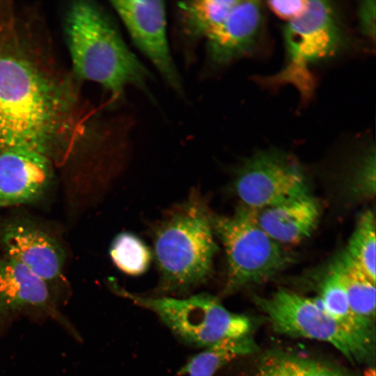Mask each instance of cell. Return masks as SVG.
<instances>
[{
	"label": "cell",
	"mask_w": 376,
	"mask_h": 376,
	"mask_svg": "<svg viewBox=\"0 0 376 376\" xmlns=\"http://www.w3.org/2000/svg\"><path fill=\"white\" fill-rule=\"evenodd\" d=\"M80 81L59 65L39 14L0 1V145L48 158L93 128Z\"/></svg>",
	"instance_id": "6da1fadb"
},
{
	"label": "cell",
	"mask_w": 376,
	"mask_h": 376,
	"mask_svg": "<svg viewBox=\"0 0 376 376\" xmlns=\"http://www.w3.org/2000/svg\"><path fill=\"white\" fill-rule=\"evenodd\" d=\"M64 29L71 71L79 81L100 84L115 101L131 86L149 94L152 75L102 7L91 1L72 2L65 13Z\"/></svg>",
	"instance_id": "7a4b0ae2"
},
{
	"label": "cell",
	"mask_w": 376,
	"mask_h": 376,
	"mask_svg": "<svg viewBox=\"0 0 376 376\" xmlns=\"http://www.w3.org/2000/svg\"><path fill=\"white\" fill-rule=\"evenodd\" d=\"M212 219L203 201L192 195L160 222L154 253L163 292H186L209 279L217 250Z\"/></svg>",
	"instance_id": "3957f363"
},
{
	"label": "cell",
	"mask_w": 376,
	"mask_h": 376,
	"mask_svg": "<svg viewBox=\"0 0 376 376\" xmlns=\"http://www.w3.org/2000/svg\"><path fill=\"white\" fill-rule=\"evenodd\" d=\"M109 284L117 295L154 313L179 340L193 347L205 348L251 334L252 322L248 316L228 311L210 294L180 299L146 297L129 292L114 279Z\"/></svg>",
	"instance_id": "277c9868"
},
{
	"label": "cell",
	"mask_w": 376,
	"mask_h": 376,
	"mask_svg": "<svg viewBox=\"0 0 376 376\" xmlns=\"http://www.w3.org/2000/svg\"><path fill=\"white\" fill-rule=\"evenodd\" d=\"M212 224L226 253L225 295L264 282L293 261L292 255L260 228L253 210L243 206L231 216L214 217Z\"/></svg>",
	"instance_id": "5b68a950"
},
{
	"label": "cell",
	"mask_w": 376,
	"mask_h": 376,
	"mask_svg": "<svg viewBox=\"0 0 376 376\" xmlns=\"http://www.w3.org/2000/svg\"><path fill=\"white\" fill-rule=\"evenodd\" d=\"M274 331L328 343L351 362H363L373 353L370 345L347 331L324 309L319 298L280 288L269 297L254 296Z\"/></svg>",
	"instance_id": "8992f818"
},
{
	"label": "cell",
	"mask_w": 376,
	"mask_h": 376,
	"mask_svg": "<svg viewBox=\"0 0 376 376\" xmlns=\"http://www.w3.org/2000/svg\"><path fill=\"white\" fill-rule=\"evenodd\" d=\"M233 189L244 207L257 210L309 194L299 163L276 150H263L237 169Z\"/></svg>",
	"instance_id": "52a82bcc"
},
{
	"label": "cell",
	"mask_w": 376,
	"mask_h": 376,
	"mask_svg": "<svg viewBox=\"0 0 376 376\" xmlns=\"http://www.w3.org/2000/svg\"><path fill=\"white\" fill-rule=\"evenodd\" d=\"M288 65L281 77L298 82L310 64L334 55L344 37L334 6L329 1H308L307 9L283 29Z\"/></svg>",
	"instance_id": "ba28073f"
},
{
	"label": "cell",
	"mask_w": 376,
	"mask_h": 376,
	"mask_svg": "<svg viewBox=\"0 0 376 376\" xmlns=\"http://www.w3.org/2000/svg\"><path fill=\"white\" fill-rule=\"evenodd\" d=\"M110 3L136 47L152 63L170 88L182 96L183 82L167 36L165 3L159 0L111 1Z\"/></svg>",
	"instance_id": "9c48e42d"
},
{
	"label": "cell",
	"mask_w": 376,
	"mask_h": 376,
	"mask_svg": "<svg viewBox=\"0 0 376 376\" xmlns=\"http://www.w3.org/2000/svg\"><path fill=\"white\" fill-rule=\"evenodd\" d=\"M26 312L49 317L77 336L47 283L22 263L0 256V337L13 318Z\"/></svg>",
	"instance_id": "30bf717a"
},
{
	"label": "cell",
	"mask_w": 376,
	"mask_h": 376,
	"mask_svg": "<svg viewBox=\"0 0 376 376\" xmlns=\"http://www.w3.org/2000/svg\"><path fill=\"white\" fill-rule=\"evenodd\" d=\"M0 242L5 256L26 266L49 288V284L61 279L64 250L46 232L30 223L13 220L0 228Z\"/></svg>",
	"instance_id": "8fae6325"
},
{
	"label": "cell",
	"mask_w": 376,
	"mask_h": 376,
	"mask_svg": "<svg viewBox=\"0 0 376 376\" xmlns=\"http://www.w3.org/2000/svg\"><path fill=\"white\" fill-rule=\"evenodd\" d=\"M52 178L51 160L31 150L2 148L0 152V207L35 202Z\"/></svg>",
	"instance_id": "7c38bea8"
},
{
	"label": "cell",
	"mask_w": 376,
	"mask_h": 376,
	"mask_svg": "<svg viewBox=\"0 0 376 376\" xmlns=\"http://www.w3.org/2000/svg\"><path fill=\"white\" fill-rule=\"evenodd\" d=\"M262 11L258 1H238L206 39L207 58L212 67H224L253 49L262 26Z\"/></svg>",
	"instance_id": "4fadbf2b"
},
{
	"label": "cell",
	"mask_w": 376,
	"mask_h": 376,
	"mask_svg": "<svg viewBox=\"0 0 376 376\" xmlns=\"http://www.w3.org/2000/svg\"><path fill=\"white\" fill-rule=\"evenodd\" d=\"M254 215L260 228L274 241L281 244H297L309 237L315 229L320 206L315 198L306 194L254 210Z\"/></svg>",
	"instance_id": "5bb4252c"
},
{
	"label": "cell",
	"mask_w": 376,
	"mask_h": 376,
	"mask_svg": "<svg viewBox=\"0 0 376 376\" xmlns=\"http://www.w3.org/2000/svg\"><path fill=\"white\" fill-rule=\"evenodd\" d=\"M319 299L326 311L347 331L374 346L375 324L352 310L340 272L334 260L329 265L319 285Z\"/></svg>",
	"instance_id": "9a60e30c"
},
{
	"label": "cell",
	"mask_w": 376,
	"mask_h": 376,
	"mask_svg": "<svg viewBox=\"0 0 376 376\" xmlns=\"http://www.w3.org/2000/svg\"><path fill=\"white\" fill-rule=\"evenodd\" d=\"M239 0H201L177 3L179 28L187 41L207 39L226 19Z\"/></svg>",
	"instance_id": "2e32d148"
},
{
	"label": "cell",
	"mask_w": 376,
	"mask_h": 376,
	"mask_svg": "<svg viewBox=\"0 0 376 376\" xmlns=\"http://www.w3.org/2000/svg\"><path fill=\"white\" fill-rule=\"evenodd\" d=\"M256 343L251 336L219 341L191 357L178 374L187 376H214L231 361L256 352Z\"/></svg>",
	"instance_id": "e0dca14e"
},
{
	"label": "cell",
	"mask_w": 376,
	"mask_h": 376,
	"mask_svg": "<svg viewBox=\"0 0 376 376\" xmlns=\"http://www.w3.org/2000/svg\"><path fill=\"white\" fill-rule=\"evenodd\" d=\"M333 260L340 272L352 310L361 318L374 323L375 282L367 276L345 250Z\"/></svg>",
	"instance_id": "ac0fdd59"
},
{
	"label": "cell",
	"mask_w": 376,
	"mask_h": 376,
	"mask_svg": "<svg viewBox=\"0 0 376 376\" xmlns=\"http://www.w3.org/2000/svg\"><path fill=\"white\" fill-rule=\"evenodd\" d=\"M256 376H351L342 368L308 357L272 351L260 359Z\"/></svg>",
	"instance_id": "d6986e66"
},
{
	"label": "cell",
	"mask_w": 376,
	"mask_h": 376,
	"mask_svg": "<svg viewBox=\"0 0 376 376\" xmlns=\"http://www.w3.org/2000/svg\"><path fill=\"white\" fill-rule=\"evenodd\" d=\"M109 255L116 267L130 276L145 273L152 260L148 246L138 236L127 232L118 234L114 237Z\"/></svg>",
	"instance_id": "ffe728a7"
},
{
	"label": "cell",
	"mask_w": 376,
	"mask_h": 376,
	"mask_svg": "<svg viewBox=\"0 0 376 376\" xmlns=\"http://www.w3.org/2000/svg\"><path fill=\"white\" fill-rule=\"evenodd\" d=\"M375 216L366 210L359 217L345 250L350 257L375 282Z\"/></svg>",
	"instance_id": "44dd1931"
},
{
	"label": "cell",
	"mask_w": 376,
	"mask_h": 376,
	"mask_svg": "<svg viewBox=\"0 0 376 376\" xmlns=\"http://www.w3.org/2000/svg\"><path fill=\"white\" fill-rule=\"evenodd\" d=\"M359 164L349 186V193L356 199L371 198L375 194V152L369 150Z\"/></svg>",
	"instance_id": "7402d4cb"
},
{
	"label": "cell",
	"mask_w": 376,
	"mask_h": 376,
	"mask_svg": "<svg viewBox=\"0 0 376 376\" xmlns=\"http://www.w3.org/2000/svg\"><path fill=\"white\" fill-rule=\"evenodd\" d=\"M308 5L306 0H274L268 1L269 9L278 17L288 20L295 19L302 15Z\"/></svg>",
	"instance_id": "603a6c76"
},
{
	"label": "cell",
	"mask_w": 376,
	"mask_h": 376,
	"mask_svg": "<svg viewBox=\"0 0 376 376\" xmlns=\"http://www.w3.org/2000/svg\"><path fill=\"white\" fill-rule=\"evenodd\" d=\"M375 0L360 2L358 10L359 27L361 33L370 39L375 38Z\"/></svg>",
	"instance_id": "cb8c5ba5"
},
{
	"label": "cell",
	"mask_w": 376,
	"mask_h": 376,
	"mask_svg": "<svg viewBox=\"0 0 376 376\" xmlns=\"http://www.w3.org/2000/svg\"><path fill=\"white\" fill-rule=\"evenodd\" d=\"M1 150H2V147H1V146L0 145V152H1Z\"/></svg>",
	"instance_id": "d4e9b609"
}]
</instances>
